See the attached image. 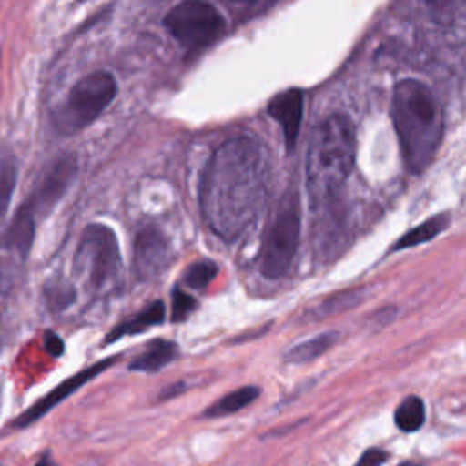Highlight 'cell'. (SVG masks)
I'll return each mask as SVG.
<instances>
[{
  "label": "cell",
  "instance_id": "7c38bea8",
  "mask_svg": "<svg viewBox=\"0 0 466 466\" xmlns=\"http://www.w3.org/2000/svg\"><path fill=\"white\" fill-rule=\"evenodd\" d=\"M33 235H35V215L25 204H22L4 233V246L25 257L31 249Z\"/></svg>",
  "mask_w": 466,
  "mask_h": 466
},
{
  "label": "cell",
  "instance_id": "d6986e66",
  "mask_svg": "<svg viewBox=\"0 0 466 466\" xmlns=\"http://www.w3.org/2000/svg\"><path fill=\"white\" fill-rule=\"evenodd\" d=\"M362 300V291L360 289H344L339 293L329 295L328 299H324L313 311L311 315L315 319H324V317H331V315H339L342 311L351 309L353 306H357Z\"/></svg>",
  "mask_w": 466,
  "mask_h": 466
},
{
  "label": "cell",
  "instance_id": "d4e9b609",
  "mask_svg": "<svg viewBox=\"0 0 466 466\" xmlns=\"http://www.w3.org/2000/svg\"><path fill=\"white\" fill-rule=\"evenodd\" d=\"M35 466H56V464L53 462V459L49 455H44V457H40V461Z\"/></svg>",
  "mask_w": 466,
  "mask_h": 466
},
{
  "label": "cell",
  "instance_id": "4fadbf2b",
  "mask_svg": "<svg viewBox=\"0 0 466 466\" xmlns=\"http://www.w3.org/2000/svg\"><path fill=\"white\" fill-rule=\"evenodd\" d=\"M166 315V308L162 300H155L151 302L147 308H144L142 311H138L137 315L126 319L122 324H118L115 329L109 331L107 335V342H113L116 339H122L126 335H135V333H142L157 324H160L164 320Z\"/></svg>",
  "mask_w": 466,
  "mask_h": 466
},
{
  "label": "cell",
  "instance_id": "30bf717a",
  "mask_svg": "<svg viewBox=\"0 0 466 466\" xmlns=\"http://www.w3.org/2000/svg\"><path fill=\"white\" fill-rule=\"evenodd\" d=\"M171 258L166 237L155 229L146 228L135 238V271L140 279H153L160 275Z\"/></svg>",
  "mask_w": 466,
  "mask_h": 466
},
{
  "label": "cell",
  "instance_id": "44dd1931",
  "mask_svg": "<svg viewBox=\"0 0 466 466\" xmlns=\"http://www.w3.org/2000/svg\"><path fill=\"white\" fill-rule=\"evenodd\" d=\"M16 184V167L11 160L0 162V224L7 213L11 195Z\"/></svg>",
  "mask_w": 466,
  "mask_h": 466
},
{
  "label": "cell",
  "instance_id": "ac0fdd59",
  "mask_svg": "<svg viewBox=\"0 0 466 466\" xmlns=\"http://www.w3.org/2000/svg\"><path fill=\"white\" fill-rule=\"evenodd\" d=\"M395 426L406 433H411V431H417L422 424H424V419H426V408H424V402L422 399L415 397V395H410L406 397L395 410Z\"/></svg>",
  "mask_w": 466,
  "mask_h": 466
},
{
  "label": "cell",
  "instance_id": "52a82bcc",
  "mask_svg": "<svg viewBox=\"0 0 466 466\" xmlns=\"http://www.w3.org/2000/svg\"><path fill=\"white\" fill-rule=\"evenodd\" d=\"M300 233V213L297 195L288 193L277 209V215L268 229L262 253L260 271L268 279L286 275L293 264Z\"/></svg>",
  "mask_w": 466,
  "mask_h": 466
},
{
  "label": "cell",
  "instance_id": "3957f363",
  "mask_svg": "<svg viewBox=\"0 0 466 466\" xmlns=\"http://www.w3.org/2000/svg\"><path fill=\"white\" fill-rule=\"evenodd\" d=\"M355 126L346 115L324 118L311 133L306 153V186L317 204L331 198L355 164Z\"/></svg>",
  "mask_w": 466,
  "mask_h": 466
},
{
  "label": "cell",
  "instance_id": "8fae6325",
  "mask_svg": "<svg viewBox=\"0 0 466 466\" xmlns=\"http://www.w3.org/2000/svg\"><path fill=\"white\" fill-rule=\"evenodd\" d=\"M268 113L280 126L284 142H286L288 149L291 151L297 142L299 129L302 124V113H304L302 91L297 87H291L288 91L275 95L268 104Z\"/></svg>",
  "mask_w": 466,
  "mask_h": 466
},
{
  "label": "cell",
  "instance_id": "9a60e30c",
  "mask_svg": "<svg viewBox=\"0 0 466 466\" xmlns=\"http://www.w3.org/2000/svg\"><path fill=\"white\" fill-rule=\"evenodd\" d=\"M450 222L448 213H441L435 217L426 218L424 222H420L419 226L411 228L410 231H406L395 244H393V251L397 249H408V248H415L419 244H424L431 238H435Z\"/></svg>",
  "mask_w": 466,
  "mask_h": 466
},
{
  "label": "cell",
  "instance_id": "603a6c76",
  "mask_svg": "<svg viewBox=\"0 0 466 466\" xmlns=\"http://www.w3.org/2000/svg\"><path fill=\"white\" fill-rule=\"evenodd\" d=\"M384 461H386V453L382 450L371 448L360 455V459L355 466H382Z\"/></svg>",
  "mask_w": 466,
  "mask_h": 466
},
{
  "label": "cell",
  "instance_id": "7a4b0ae2",
  "mask_svg": "<svg viewBox=\"0 0 466 466\" xmlns=\"http://www.w3.org/2000/svg\"><path fill=\"white\" fill-rule=\"evenodd\" d=\"M390 109L406 167L411 173H422L435 158L442 140L439 100L426 84L404 78L393 87Z\"/></svg>",
  "mask_w": 466,
  "mask_h": 466
},
{
  "label": "cell",
  "instance_id": "ba28073f",
  "mask_svg": "<svg viewBox=\"0 0 466 466\" xmlns=\"http://www.w3.org/2000/svg\"><path fill=\"white\" fill-rule=\"evenodd\" d=\"M76 175V157L75 155H62L53 160V164L47 166V169L42 173L38 182L33 187V193L29 200L24 204L36 213L49 211L67 191L71 182Z\"/></svg>",
  "mask_w": 466,
  "mask_h": 466
},
{
  "label": "cell",
  "instance_id": "277c9868",
  "mask_svg": "<svg viewBox=\"0 0 466 466\" xmlns=\"http://www.w3.org/2000/svg\"><path fill=\"white\" fill-rule=\"evenodd\" d=\"M116 95V82L106 71L82 76L53 113V124L60 133H76L95 122Z\"/></svg>",
  "mask_w": 466,
  "mask_h": 466
},
{
  "label": "cell",
  "instance_id": "5b68a950",
  "mask_svg": "<svg viewBox=\"0 0 466 466\" xmlns=\"http://www.w3.org/2000/svg\"><path fill=\"white\" fill-rule=\"evenodd\" d=\"M164 25L187 53H198L209 47L226 31L222 13L215 5L198 0L173 5L164 16Z\"/></svg>",
  "mask_w": 466,
  "mask_h": 466
},
{
  "label": "cell",
  "instance_id": "cb8c5ba5",
  "mask_svg": "<svg viewBox=\"0 0 466 466\" xmlns=\"http://www.w3.org/2000/svg\"><path fill=\"white\" fill-rule=\"evenodd\" d=\"M44 344H46V350H47L53 357H58V355H62V351H64V342H62V339H60L58 335L51 333V331L46 333Z\"/></svg>",
  "mask_w": 466,
  "mask_h": 466
},
{
  "label": "cell",
  "instance_id": "ffe728a7",
  "mask_svg": "<svg viewBox=\"0 0 466 466\" xmlns=\"http://www.w3.org/2000/svg\"><path fill=\"white\" fill-rule=\"evenodd\" d=\"M218 273V266L213 260H198L186 268L184 282L191 289H204Z\"/></svg>",
  "mask_w": 466,
  "mask_h": 466
},
{
  "label": "cell",
  "instance_id": "6da1fadb",
  "mask_svg": "<svg viewBox=\"0 0 466 466\" xmlns=\"http://www.w3.org/2000/svg\"><path fill=\"white\" fill-rule=\"evenodd\" d=\"M268 193V164L251 137H233L209 157L200 180V211L224 240L237 238L260 213Z\"/></svg>",
  "mask_w": 466,
  "mask_h": 466
},
{
  "label": "cell",
  "instance_id": "2e32d148",
  "mask_svg": "<svg viewBox=\"0 0 466 466\" xmlns=\"http://www.w3.org/2000/svg\"><path fill=\"white\" fill-rule=\"evenodd\" d=\"M339 340V333L337 331H326L320 333L313 339H308L297 346H293L286 355L284 360L291 362V364H304L309 362L317 357H320L322 353H326L335 342Z\"/></svg>",
  "mask_w": 466,
  "mask_h": 466
},
{
  "label": "cell",
  "instance_id": "5bb4252c",
  "mask_svg": "<svg viewBox=\"0 0 466 466\" xmlns=\"http://www.w3.org/2000/svg\"><path fill=\"white\" fill-rule=\"evenodd\" d=\"M178 353V348L171 340L157 339L147 344V348L131 360L129 370L133 371H144V373H155L162 370L166 364H169Z\"/></svg>",
  "mask_w": 466,
  "mask_h": 466
},
{
  "label": "cell",
  "instance_id": "e0dca14e",
  "mask_svg": "<svg viewBox=\"0 0 466 466\" xmlns=\"http://www.w3.org/2000/svg\"><path fill=\"white\" fill-rule=\"evenodd\" d=\"M258 397V388L257 386H242L233 390L231 393L220 397L215 404H211L206 411L204 417H224L231 415L235 411H240L242 408L249 406L255 399Z\"/></svg>",
  "mask_w": 466,
  "mask_h": 466
},
{
  "label": "cell",
  "instance_id": "7402d4cb",
  "mask_svg": "<svg viewBox=\"0 0 466 466\" xmlns=\"http://www.w3.org/2000/svg\"><path fill=\"white\" fill-rule=\"evenodd\" d=\"M195 309H197V300L189 293L175 288L173 295H171V320L173 322H182Z\"/></svg>",
  "mask_w": 466,
  "mask_h": 466
},
{
  "label": "cell",
  "instance_id": "9c48e42d",
  "mask_svg": "<svg viewBox=\"0 0 466 466\" xmlns=\"http://www.w3.org/2000/svg\"><path fill=\"white\" fill-rule=\"evenodd\" d=\"M115 360V357L111 359H106V360H100L82 371H78L76 375L66 379L64 382H60L55 390H51L46 397H42L36 404H33L29 410H25L13 424L16 428H24V426H29L33 424L35 420H38L40 417H44L51 408H55L58 402H62L64 399H67L73 391H76L80 386H84L87 380H91L93 377H96L100 371H104L106 368L111 366V362Z\"/></svg>",
  "mask_w": 466,
  "mask_h": 466
},
{
  "label": "cell",
  "instance_id": "8992f818",
  "mask_svg": "<svg viewBox=\"0 0 466 466\" xmlns=\"http://www.w3.org/2000/svg\"><path fill=\"white\" fill-rule=\"evenodd\" d=\"M75 266L95 289L115 284L120 277L122 260L113 229L104 224L87 226L78 242Z\"/></svg>",
  "mask_w": 466,
  "mask_h": 466
}]
</instances>
